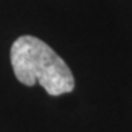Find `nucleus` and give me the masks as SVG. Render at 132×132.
I'll return each mask as SVG.
<instances>
[{"mask_svg":"<svg viewBox=\"0 0 132 132\" xmlns=\"http://www.w3.org/2000/svg\"><path fill=\"white\" fill-rule=\"evenodd\" d=\"M11 65L18 81L26 86L35 84L50 96H61L74 89V77L66 62L39 38L23 35L11 46Z\"/></svg>","mask_w":132,"mask_h":132,"instance_id":"obj_1","label":"nucleus"}]
</instances>
